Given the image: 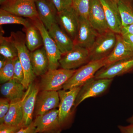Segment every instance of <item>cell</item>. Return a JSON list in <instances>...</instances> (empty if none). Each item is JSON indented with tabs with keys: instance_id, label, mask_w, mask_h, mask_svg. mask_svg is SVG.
I'll return each mask as SVG.
<instances>
[{
	"instance_id": "obj_7",
	"label": "cell",
	"mask_w": 133,
	"mask_h": 133,
	"mask_svg": "<svg viewBox=\"0 0 133 133\" xmlns=\"http://www.w3.org/2000/svg\"><path fill=\"white\" fill-rule=\"evenodd\" d=\"M31 20L40 30L42 37L43 46L45 49L49 59V70L57 69L60 66L59 61L62 58V53L50 35L48 30L38 17Z\"/></svg>"
},
{
	"instance_id": "obj_24",
	"label": "cell",
	"mask_w": 133,
	"mask_h": 133,
	"mask_svg": "<svg viewBox=\"0 0 133 133\" xmlns=\"http://www.w3.org/2000/svg\"><path fill=\"white\" fill-rule=\"evenodd\" d=\"M22 83H18L14 79L3 84L1 86V92L4 97L10 101L23 97L26 91Z\"/></svg>"
},
{
	"instance_id": "obj_11",
	"label": "cell",
	"mask_w": 133,
	"mask_h": 133,
	"mask_svg": "<svg viewBox=\"0 0 133 133\" xmlns=\"http://www.w3.org/2000/svg\"><path fill=\"white\" fill-rule=\"evenodd\" d=\"M133 72V57H132L105 65L96 72L94 78L113 79L116 76Z\"/></svg>"
},
{
	"instance_id": "obj_39",
	"label": "cell",
	"mask_w": 133,
	"mask_h": 133,
	"mask_svg": "<svg viewBox=\"0 0 133 133\" xmlns=\"http://www.w3.org/2000/svg\"><path fill=\"white\" fill-rule=\"evenodd\" d=\"M10 0H0V3L1 6H4L10 2Z\"/></svg>"
},
{
	"instance_id": "obj_15",
	"label": "cell",
	"mask_w": 133,
	"mask_h": 133,
	"mask_svg": "<svg viewBox=\"0 0 133 133\" xmlns=\"http://www.w3.org/2000/svg\"><path fill=\"white\" fill-rule=\"evenodd\" d=\"M102 4L109 29L120 34L122 25L118 2L114 0H99Z\"/></svg>"
},
{
	"instance_id": "obj_13",
	"label": "cell",
	"mask_w": 133,
	"mask_h": 133,
	"mask_svg": "<svg viewBox=\"0 0 133 133\" xmlns=\"http://www.w3.org/2000/svg\"><path fill=\"white\" fill-rule=\"evenodd\" d=\"M99 33L92 26L88 18L79 16V24L75 44L90 49Z\"/></svg>"
},
{
	"instance_id": "obj_35",
	"label": "cell",
	"mask_w": 133,
	"mask_h": 133,
	"mask_svg": "<svg viewBox=\"0 0 133 133\" xmlns=\"http://www.w3.org/2000/svg\"><path fill=\"white\" fill-rule=\"evenodd\" d=\"M120 133H133V124L127 126H118Z\"/></svg>"
},
{
	"instance_id": "obj_42",
	"label": "cell",
	"mask_w": 133,
	"mask_h": 133,
	"mask_svg": "<svg viewBox=\"0 0 133 133\" xmlns=\"http://www.w3.org/2000/svg\"><path fill=\"white\" fill-rule=\"evenodd\" d=\"M15 1V0H10V2H11L13 1Z\"/></svg>"
},
{
	"instance_id": "obj_33",
	"label": "cell",
	"mask_w": 133,
	"mask_h": 133,
	"mask_svg": "<svg viewBox=\"0 0 133 133\" xmlns=\"http://www.w3.org/2000/svg\"><path fill=\"white\" fill-rule=\"evenodd\" d=\"M22 128L21 126L11 125L2 123L0 124V133H16Z\"/></svg>"
},
{
	"instance_id": "obj_17",
	"label": "cell",
	"mask_w": 133,
	"mask_h": 133,
	"mask_svg": "<svg viewBox=\"0 0 133 133\" xmlns=\"http://www.w3.org/2000/svg\"><path fill=\"white\" fill-rule=\"evenodd\" d=\"M38 18L48 30L57 23L58 10L51 0H35Z\"/></svg>"
},
{
	"instance_id": "obj_40",
	"label": "cell",
	"mask_w": 133,
	"mask_h": 133,
	"mask_svg": "<svg viewBox=\"0 0 133 133\" xmlns=\"http://www.w3.org/2000/svg\"><path fill=\"white\" fill-rule=\"evenodd\" d=\"M127 122L130 124H133V115L127 119Z\"/></svg>"
},
{
	"instance_id": "obj_22",
	"label": "cell",
	"mask_w": 133,
	"mask_h": 133,
	"mask_svg": "<svg viewBox=\"0 0 133 133\" xmlns=\"http://www.w3.org/2000/svg\"><path fill=\"white\" fill-rule=\"evenodd\" d=\"M30 59L36 76H42L49 70V59L45 49L43 48L30 52Z\"/></svg>"
},
{
	"instance_id": "obj_16",
	"label": "cell",
	"mask_w": 133,
	"mask_h": 133,
	"mask_svg": "<svg viewBox=\"0 0 133 133\" xmlns=\"http://www.w3.org/2000/svg\"><path fill=\"white\" fill-rule=\"evenodd\" d=\"M88 19L99 34L109 30L104 12L99 0H91Z\"/></svg>"
},
{
	"instance_id": "obj_30",
	"label": "cell",
	"mask_w": 133,
	"mask_h": 133,
	"mask_svg": "<svg viewBox=\"0 0 133 133\" xmlns=\"http://www.w3.org/2000/svg\"><path fill=\"white\" fill-rule=\"evenodd\" d=\"M24 78V72L19 57L14 59V75L13 79L22 83Z\"/></svg>"
},
{
	"instance_id": "obj_27",
	"label": "cell",
	"mask_w": 133,
	"mask_h": 133,
	"mask_svg": "<svg viewBox=\"0 0 133 133\" xmlns=\"http://www.w3.org/2000/svg\"><path fill=\"white\" fill-rule=\"evenodd\" d=\"M31 21L30 19L24 18L11 14L1 8L0 25L6 24H18L26 27Z\"/></svg>"
},
{
	"instance_id": "obj_20",
	"label": "cell",
	"mask_w": 133,
	"mask_h": 133,
	"mask_svg": "<svg viewBox=\"0 0 133 133\" xmlns=\"http://www.w3.org/2000/svg\"><path fill=\"white\" fill-rule=\"evenodd\" d=\"M48 30L62 56L69 52L74 47L75 43L74 41L61 29L57 23L52 25Z\"/></svg>"
},
{
	"instance_id": "obj_5",
	"label": "cell",
	"mask_w": 133,
	"mask_h": 133,
	"mask_svg": "<svg viewBox=\"0 0 133 133\" xmlns=\"http://www.w3.org/2000/svg\"><path fill=\"white\" fill-rule=\"evenodd\" d=\"M76 71V70H66L62 68L49 70L41 76L40 88L42 90L57 91L62 90Z\"/></svg>"
},
{
	"instance_id": "obj_36",
	"label": "cell",
	"mask_w": 133,
	"mask_h": 133,
	"mask_svg": "<svg viewBox=\"0 0 133 133\" xmlns=\"http://www.w3.org/2000/svg\"><path fill=\"white\" fill-rule=\"evenodd\" d=\"M124 40L133 49V35L128 33H120Z\"/></svg>"
},
{
	"instance_id": "obj_6",
	"label": "cell",
	"mask_w": 133,
	"mask_h": 133,
	"mask_svg": "<svg viewBox=\"0 0 133 133\" xmlns=\"http://www.w3.org/2000/svg\"><path fill=\"white\" fill-rule=\"evenodd\" d=\"M113 79H96L94 78L87 81L81 87L77 95L74 109L84 101L89 98L98 97L108 90Z\"/></svg>"
},
{
	"instance_id": "obj_23",
	"label": "cell",
	"mask_w": 133,
	"mask_h": 133,
	"mask_svg": "<svg viewBox=\"0 0 133 133\" xmlns=\"http://www.w3.org/2000/svg\"><path fill=\"white\" fill-rule=\"evenodd\" d=\"M23 30L26 34V45L30 52L39 49L43 45L41 32L31 20L29 24L24 27Z\"/></svg>"
},
{
	"instance_id": "obj_28",
	"label": "cell",
	"mask_w": 133,
	"mask_h": 133,
	"mask_svg": "<svg viewBox=\"0 0 133 133\" xmlns=\"http://www.w3.org/2000/svg\"><path fill=\"white\" fill-rule=\"evenodd\" d=\"M14 75V59H7L5 66L0 69V81L4 84L13 79Z\"/></svg>"
},
{
	"instance_id": "obj_19",
	"label": "cell",
	"mask_w": 133,
	"mask_h": 133,
	"mask_svg": "<svg viewBox=\"0 0 133 133\" xmlns=\"http://www.w3.org/2000/svg\"><path fill=\"white\" fill-rule=\"evenodd\" d=\"M116 42L113 50L105 59L106 65L122 59L133 57V49L126 43L121 34H116Z\"/></svg>"
},
{
	"instance_id": "obj_3",
	"label": "cell",
	"mask_w": 133,
	"mask_h": 133,
	"mask_svg": "<svg viewBox=\"0 0 133 133\" xmlns=\"http://www.w3.org/2000/svg\"><path fill=\"white\" fill-rule=\"evenodd\" d=\"M116 34L110 30L99 34L89 50L90 62L105 59L110 55L116 44Z\"/></svg>"
},
{
	"instance_id": "obj_29",
	"label": "cell",
	"mask_w": 133,
	"mask_h": 133,
	"mask_svg": "<svg viewBox=\"0 0 133 133\" xmlns=\"http://www.w3.org/2000/svg\"><path fill=\"white\" fill-rule=\"evenodd\" d=\"M91 0H72V6L78 15L88 18Z\"/></svg>"
},
{
	"instance_id": "obj_2",
	"label": "cell",
	"mask_w": 133,
	"mask_h": 133,
	"mask_svg": "<svg viewBox=\"0 0 133 133\" xmlns=\"http://www.w3.org/2000/svg\"><path fill=\"white\" fill-rule=\"evenodd\" d=\"M105 59L91 61L76 70V71L63 86V89L68 90L76 87L81 86L94 77L96 72L105 65Z\"/></svg>"
},
{
	"instance_id": "obj_25",
	"label": "cell",
	"mask_w": 133,
	"mask_h": 133,
	"mask_svg": "<svg viewBox=\"0 0 133 133\" xmlns=\"http://www.w3.org/2000/svg\"><path fill=\"white\" fill-rule=\"evenodd\" d=\"M0 54L7 59H14L18 57L17 48L12 37L0 36Z\"/></svg>"
},
{
	"instance_id": "obj_12",
	"label": "cell",
	"mask_w": 133,
	"mask_h": 133,
	"mask_svg": "<svg viewBox=\"0 0 133 133\" xmlns=\"http://www.w3.org/2000/svg\"><path fill=\"white\" fill-rule=\"evenodd\" d=\"M1 8L18 16L31 20L38 17L35 0H15Z\"/></svg>"
},
{
	"instance_id": "obj_18",
	"label": "cell",
	"mask_w": 133,
	"mask_h": 133,
	"mask_svg": "<svg viewBox=\"0 0 133 133\" xmlns=\"http://www.w3.org/2000/svg\"><path fill=\"white\" fill-rule=\"evenodd\" d=\"M32 84L26 90L25 94L22 98L10 101L9 110L4 118L3 123L11 125L21 126L23 127V105L31 90Z\"/></svg>"
},
{
	"instance_id": "obj_14",
	"label": "cell",
	"mask_w": 133,
	"mask_h": 133,
	"mask_svg": "<svg viewBox=\"0 0 133 133\" xmlns=\"http://www.w3.org/2000/svg\"><path fill=\"white\" fill-rule=\"evenodd\" d=\"M59 98L57 91L42 90L38 93L36 99L35 112L36 116L58 107Z\"/></svg>"
},
{
	"instance_id": "obj_1",
	"label": "cell",
	"mask_w": 133,
	"mask_h": 133,
	"mask_svg": "<svg viewBox=\"0 0 133 133\" xmlns=\"http://www.w3.org/2000/svg\"><path fill=\"white\" fill-rule=\"evenodd\" d=\"M16 45L19 57L24 72V78L22 84L27 90L33 84L36 76L33 72L31 59L30 51L27 48L25 42V35L21 31L12 32L10 34Z\"/></svg>"
},
{
	"instance_id": "obj_38",
	"label": "cell",
	"mask_w": 133,
	"mask_h": 133,
	"mask_svg": "<svg viewBox=\"0 0 133 133\" xmlns=\"http://www.w3.org/2000/svg\"><path fill=\"white\" fill-rule=\"evenodd\" d=\"M6 59L4 58V59H1L0 60V69H1L5 66Z\"/></svg>"
},
{
	"instance_id": "obj_26",
	"label": "cell",
	"mask_w": 133,
	"mask_h": 133,
	"mask_svg": "<svg viewBox=\"0 0 133 133\" xmlns=\"http://www.w3.org/2000/svg\"><path fill=\"white\" fill-rule=\"evenodd\" d=\"M118 4L122 27L133 24V0H119Z\"/></svg>"
},
{
	"instance_id": "obj_10",
	"label": "cell",
	"mask_w": 133,
	"mask_h": 133,
	"mask_svg": "<svg viewBox=\"0 0 133 133\" xmlns=\"http://www.w3.org/2000/svg\"><path fill=\"white\" fill-rule=\"evenodd\" d=\"M57 23L74 42L78 31L79 16L72 6L58 12Z\"/></svg>"
},
{
	"instance_id": "obj_37",
	"label": "cell",
	"mask_w": 133,
	"mask_h": 133,
	"mask_svg": "<svg viewBox=\"0 0 133 133\" xmlns=\"http://www.w3.org/2000/svg\"><path fill=\"white\" fill-rule=\"evenodd\" d=\"M128 33L133 35V24L122 27L120 33Z\"/></svg>"
},
{
	"instance_id": "obj_9",
	"label": "cell",
	"mask_w": 133,
	"mask_h": 133,
	"mask_svg": "<svg viewBox=\"0 0 133 133\" xmlns=\"http://www.w3.org/2000/svg\"><path fill=\"white\" fill-rule=\"evenodd\" d=\"M58 113V109L56 108L36 116L33 122L36 133H61L63 128L59 122Z\"/></svg>"
},
{
	"instance_id": "obj_21",
	"label": "cell",
	"mask_w": 133,
	"mask_h": 133,
	"mask_svg": "<svg viewBox=\"0 0 133 133\" xmlns=\"http://www.w3.org/2000/svg\"><path fill=\"white\" fill-rule=\"evenodd\" d=\"M39 90V86L33 83L31 90L23 102L22 107L23 127H28L33 122V117L35 111L36 99Z\"/></svg>"
},
{
	"instance_id": "obj_34",
	"label": "cell",
	"mask_w": 133,
	"mask_h": 133,
	"mask_svg": "<svg viewBox=\"0 0 133 133\" xmlns=\"http://www.w3.org/2000/svg\"><path fill=\"white\" fill-rule=\"evenodd\" d=\"M16 133H37L36 128L33 122H32L29 125L25 127L22 128Z\"/></svg>"
},
{
	"instance_id": "obj_4",
	"label": "cell",
	"mask_w": 133,
	"mask_h": 133,
	"mask_svg": "<svg viewBox=\"0 0 133 133\" xmlns=\"http://www.w3.org/2000/svg\"><path fill=\"white\" fill-rule=\"evenodd\" d=\"M81 87H76L68 91L63 89L58 91L59 98L58 117L62 128L70 122L75 101Z\"/></svg>"
},
{
	"instance_id": "obj_32",
	"label": "cell",
	"mask_w": 133,
	"mask_h": 133,
	"mask_svg": "<svg viewBox=\"0 0 133 133\" xmlns=\"http://www.w3.org/2000/svg\"><path fill=\"white\" fill-rule=\"evenodd\" d=\"M58 12L62 11L72 6V0H51Z\"/></svg>"
},
{
	"instance_id": "obj_41",
	"label": "cell",
	"mask_w": 133,
	"mask_h": 133,
	"mask_svg": "<svg viewBox=\"0 0 133 133\" xmlns=\"http://www.w3.org/2000/svg\"><path fill=\"white\" fill-rule=\"evenodd\" d=\"M114 1H115L117 2H118V1L119 0H114Z\"/></svg>"
},
{
	"instance_id": "obj_8",
	"label": "cell",
	"mask_w": 133,
	"mask_h": 133,
	"mask_svg": "<svg viewBox=\"0 0 133 133\" xmlns=\"http://www.w3.org/2000/svg\"><path fill=\"white\" fill-rule=\"evenodd\" d=\"M89 62V49L75 44L70 51L62 56L59 63L62 69L76 70Z\"/></svg>"
},
{
	"instance_id": "obj_31",
	"label": "cell",
	"mask_w": 133,
	"mask_h": 133,
	"mask_svg": "<svg viewBox=\"0 0 133 133\" xmlns=\"http://www.w3.org/2000/svg\"><path fill=\"white\" fill-rule=\"evenodd\" d=\"M10 101L6 98L0 99V124L4 122L5 116L9 110Z\"/></svg>"
}]
</instances>
